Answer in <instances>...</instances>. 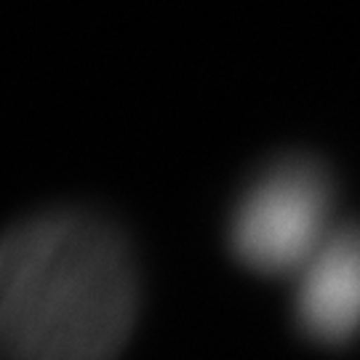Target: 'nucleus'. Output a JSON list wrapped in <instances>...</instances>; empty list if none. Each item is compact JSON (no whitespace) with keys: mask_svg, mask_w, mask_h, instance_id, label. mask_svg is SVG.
Segmentation results:
<instances>
[{"mask_svg":"<svg viewBox=\"0 0 360 360\" xmlns=\"http://www.w3.org/2000/svg\"><path fill=\"white\" fill-rule=\"evenodd\" d=\"M139 312L126 235L83 208L0 232V360H117Z\"/></svg>","mask_w":360,"mask_h":360,"instance_id":"nucleus-1","label":"nucleus"},{"mask_svg":"<svg viewBox=\"0 0 360 360\" xmlns=\"http://www.w3.org/2000/svg\"><path fill=\"white\" fill-rule=\"evenodd\" d=\"M334 181L321 160L283 155L243 187L227 221V248L259 275H299L331 235Z\"/></svg>","mask_w":360,"mask_h":360,"instance_id":"nucleus-2","label":"nucleus"},{"mask_svg":"<svg viewBox=\"0 0 360 360\" xmlns=\"http://www.w3.org/2000/svg\"><path fill=\"white\" fill-rule=\"evenodd\" d=\"M294 321L307 339L328 347L360 336V221L336 224L296 275Z\"/></svg>","mask_w":360,"mask_h":360,"instance_id":"nucleus-3","label":"nucleus"}]
</instances>
